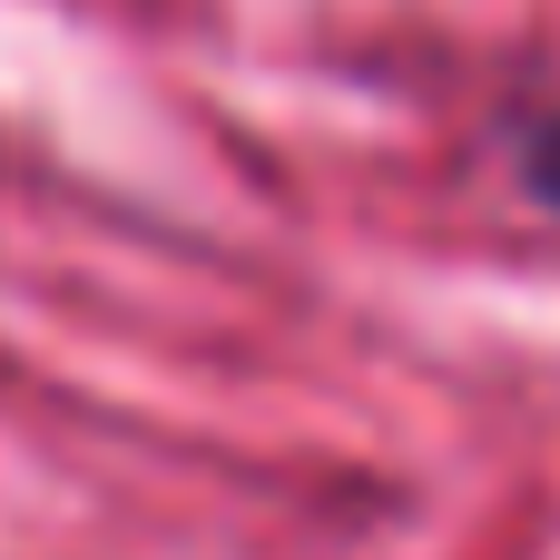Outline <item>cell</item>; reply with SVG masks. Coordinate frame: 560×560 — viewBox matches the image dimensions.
I'll return each instance as SVG.
<instances>
[{"instance_id": "obj_1", "label": "cell", "mask_w": 560, "mask_h": 560, "mask_svg": "<svg viewBox=\"0 0 560 560\" xmlns=\"http://www.w3.org/2000/svg\"><path fill=\"white\" fill-rule=\"evenodd\" d=\"M512 148H522V187L560 217V118H522V138H512Z\"/></svg>"}]
</instances>
